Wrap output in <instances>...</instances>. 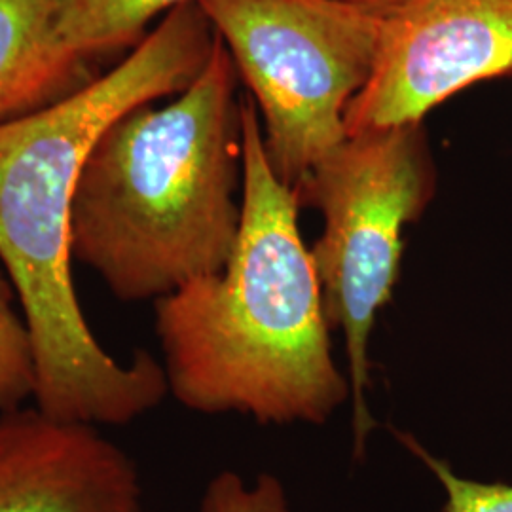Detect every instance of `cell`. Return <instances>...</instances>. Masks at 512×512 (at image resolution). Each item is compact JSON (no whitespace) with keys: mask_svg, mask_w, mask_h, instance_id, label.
Here are the masks:
<instances>
[{"mask_svg":"<svg viewBox=\"0 0 512 512\" xmlns=\"http://www.w3.org/2000/svg\"><path fill=\"white\" fill-rule=\"evenodd\" d=\"M37 365L18 294L0 260V412L35 399Z\"/></svg>","mask_w":512,"mask_h":512,"instance_id":"obj_10","label":"cell"},{"mask_svg":"<svg viewBox=\"0 0 512 512\" xmlns=\"http://www.w3.org/2000/svg\"><path fill=\"white\" fill-rule=\"evenodd\" d=\"M243 198L238 238L219 274L156 302L169 391L200 414L325 423L346 403L298 192L272 169L253 97L239 103Z\"/></svg>","mask_w":512,"mask_h":512,"instance_id":"obj_2","label":"cell"},{"mask_svg":"<svg viewBox=\"0 0 512 512\" xmlns=\"http://www.w3.org/2000/svg\"><path fill=\"white\" fill-rule=\"evenodd\" d=\"M346 2H353V4L365 6V8L376 10V12H380V14H387V12H391L393 8H397L399 4H403L404 0H346Z\"/></svg>","mask_w":512,"mask_h":512,"instance_id":"obj_13","label":"cell"},{"mask_svg":"<svg viewBox=\"0 0 512 512\" xmlns=\"http://www.w3.org/2000/svg\"><path fill=\"white\" fill-rule=\"evenodd\" d=\"M435 165L421 124L348 135L300 183L298 200L323 215L311 249L330 329H342L349 361L357 456L374 427L368 412V342L401 274L403 228L435 194Z\"/></svg>","mask_w":512,"mask_h":512,"instance_id":"obj_4","label":"cell"},{"mask_svg":"<svg viewBox=\"0 0 512 512\" xmlns=\"http://www.w3.org/2000/svg\"><path fill=\"white\" fill-rule=\"evenodd\" d=\"M512 74V0H404L387 12L380 54L349 103L348 135L421 124L478 82Z\"/></svg>","mask_w":512,"mask_h":512,"instance_id":"obj_6","label":"cell"},{"mask_svg":"<svg viewBox=\"0 0 512 512\" xmlns=\"http://www.w3.org/2000/svg\"><path fill=\"white\" fill-rule=\"evenodd\" d=\"M262 118L275 175L298 188L346 137L374 73L385 14L346 0H196Z\"/></svg>","mask_w":512,"mask_h":512,"instance_id":"obj_5","label":"cell"},{"mask_svg":"<svg viewBox=\"0 0 512 512\" xmlns=\"http://www.w3.org/2000/svg\"><path fill=\"white\" fill-rule=\"evenodd\" d=\"M141 495L135 463L99 427L0 412V512H141Z\"/></svg>","mask_w":512,"mask_h":512,"instance_id":"obj_7","label":"cell"},{"mask_svg":"<svg viewBox=\"0 0 512 512\" xmlns=\"http://www.w3.org/2000/svg\"><path fill=\"white\" fill-rule=\"evenodd\" d=\"M200 512H291L281 482L272 475L256 476L247 486L241 476L224 471L203 494Z\"/></svg>","mask_w":512,"mask_h":512,"instance_id":"obj_12","label":"cell"},{"mask_svg":"<svg viewBox=\"0 0 512 512\" xmlns=\"http://www.w3.org/2000/svg\"><path fill=\"white\" fill-rule=\"evenodd\" d=\"M217 33L198 2L171 10L114 69L0 122V260L31 334L35 406L59 420L128 425L169 393L147 351L118 361L95 338L73 281L71 211L95 143L131 110L184 92Z\"/></svg>","mask_w":512,"mask_h":512,"instance_id":"obj_1","label":"cell"},{"mask_svg":"<svg viewBox=\"0 0 512 512\" xmlns=\"http://www.w3.org/2000/svg\"><path fill=\"white\" fill-rule=\"evenodd\" d=\"M196 0H54L55 31L82 61L137 46L158 16Z\"/></svg>","mask_w":512,"mask_h":512,"instance_id":"obj_9","label":"cell"},{"mask_svg":"<svg viewBox=\"0 0 512 512\" xmlns=\"http://www.w3.org/2000/svg\"><path fill=\"white\" fill-rule=\"evenodd\" d=\"M238 71L217 35L198 78L131 110L95 143L74 192L73 260L124 302L219 274L238 238Z\"/></svg>","mask_w":512,"mask_h":512,"instance_id":"obj_3","label":"cell"},{"mask_svg":"<svg viewBox=\"0 0 512 512\" xmlns=\"http://www.w3.org/2000/svg\"><path fill=\"white\" fill-rule=\"evenodd\" d=\"M80 65L55 31L54 0H0V122L59 99Z\"/></svg>","mask_w":512,"mask_h":512,"instance_id":"obj_8","label":"cell"},{"mask_svg":"<svg viewBox=\"0 0 512 512\" xmlns=\"http://www.w3.org/2000/svg\"><path fill=\"white\" fill-rule=\"evenodd\" d=\"M431 469L446 494L444 512H512V486L503 482H478L461 478L444 459L431 456L420 442L408 435H397Z\"/></svg>","mask_w":512,"mask_h":512,"instance_id":"obj_11","label":"cell"}]
</instances>
